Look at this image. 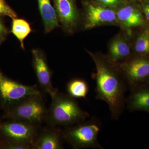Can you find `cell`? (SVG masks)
Here are the masks:
<instances>
[{"instance_id":"277c9868","label":"cell","mask_w":149,"mask_h":149,"mask_svg":"<svg viewBox=\"0 0 149 149\" xmlns=\"http://www.w3.org/2000/svg\"><path fill=\"white\" fill-rule=\"evenodd\" d=\"M43 95L29 96L7 111L6 116L37 125L46 120L48 110Z\"/></svg>"},{"instance_id":"52a82bcc","label":"cell","mask_w":149,"mask_h":149,"mask_svg":"<svg viewBox=\"0 0 149 149\" xmlns=\"http://www.w3.org/2000/svg\"><path fill=\"white\" fill-rule=\"evenodd\" d=\"M0 131L8 142L27 144L32 149L39 132L37 125L17 120L0 124Z\"/></svg>"},{"instance_id":"3957f363","label":"cell","mask_w":149,"mask_h":149,"mask_svg":"<svg viewBox=\"0 0 149 149\" xmlns=\"http://www.w3.org/2000/svg\"><path fill=\"white\" fill-rule=\"evenodd\" d=\"M101 128L100 121L93 118L68 126L63 131V138L75 149L102 148L97 139Z\"/></svg>"},{"instance_id":"4fadbf2b","label":"cell","mask_w":149,"mask_h":149,"mask_svg":"<svg viewBox=\"0 0 149 149\" xmlns=\"http://www.w3.org/2000/svg\"><path fill=\"white\" fill-rule=\"evenodd\" d=\"M130 91V95L125 100L128 110L149 113V85H139Z\"/></svg>"},{"instance_id":"d4e9b609","label":"cell","mask_w":149,"mask_h":149,"mask_svg":"<svg viewBox=\"0 0 149 149\" xmlns=\"http://www.w3.org/2000/svg\"><path fill=\"white\" fill-rule=\"evenodd\" d=\"M146 85H149V79H148V81H147L146 83Z\"/></svg>"},{"instance_id":"9a60e30c","label":"cell","mask_w":149,"mask_h":149,"mask_svg":"<svg viewBox=\"0 0 149 149\" xmlns=\"http://www.w3.org/2000/svg\"><path fill=\"white\" fill-rule=\"evenodd\" d=\"M130 47L122 37L115 38L109 46L108 59L112 63L116 64L119 61L126 60L130 55Z\"/></svg>"},{"instance_id":"5bb4252c","label":"cell","mask_w":149,"mask_h":149,"mask_svg":"<svg viewBox=\"0 0 149 149\" xmlns=\"http://www.w3.org/2000/svg\"><path fill=\"white\" fill-rule=\"evenodd\" d=\"M38 8L42 20L45 34L61 27L55 10L50 0H37Z\"/></svg>"},{"instance_id":"6da1fadb","label":"cell","mask_w":149,"mask_h":149,"mask_svg":"<svg viewBox=\"0 0 149 149\" xmlns=\"http://www.w3.org/2000/svg\"><path fill=\"white\" fill-rule=\"evenodd\" d=\"M95 62L96 98L105 102L109 107L111 117L117 120L122 114L125 104L126 84L114 69L108 59L89 52Z\"/></svg>"},{"instance_id":"d6986e66","label":"cell","mask_w":149,"mask_h":149,"mask_svg":"<svg viewBox=\"0 0 149 149\" xmlns=\"http://www.w3.org/2000/svg\"><path fill=\"white\" fill-rule=\"evenodd\" d=\"M91 1L108 8L116 10L128 3V0H89Z\"/></svg>"},{"instance_id":"603a6c76","label":"cell","mask_w":149,"mask_h":149,"mask_svg":"<svg viewBox=\"0 0 149 149\" xmlns=\"http://www.w3.org/2000/svg\"><path fill=\"white\" fill-rule=\"evenodd\" d=\"M143 10L145 16L149 21V1L143 3Z\"/></svg>"},{"instance_id":"8992f818","label":"cell","mask_w":149,"mask_h":149,"mask_svg":"<svg viewBox=\"0 0 149 149\" xmlns=\"http://www.w3.org/2000/svg\"><path fill=\"white\" fill-rule=\"evenodd\" d=\"M130 91L146 84L149 79V57L140 56L118 64Z\"/></svg>"},{"instance_id":"e0dca14e","label":"cell","mask_w":149,"mask_h":149,"mask_svg":"<svg viewBox=\"0 0 149 149\" xmlns=\"http://www.w3.org/2000/svg\"><path fill=\"white\" fill-rule=\"evenodd\" d=\"M66 91L68 95L73 98H85L89 91V86L83 79L74 78L67 84Z\"/></svg>"},{"instance_id":"ffe728a7","label":"cell","mask_w":149,"mask_h":149,"mask_svg":"<svg viewBox=\"0 0 149 149\" xmlns=\"http://www.w3.org/2000/svg\"><path fill=\"white\" fill-rule=\"evenodd\" d=\"M0 16H8L12 19L17 17L16 13L8 5L5 0H0Z\"/></svg>"},{"instance_id":"30bf717a","label":"cell","mask_w":149,"mask_h":149,"mask_svg":"<svg viewBox=\"0 0 149 149\" xmlns=\"http://www.w3.org/2000/svg\"><path fill=\"white\" fill-rule=\"evenodd\" d=\"M53 2L61 27L65 32L73 33L80 21L75 0H53Z\"/></svg>"},{"instance_id":"ac0fdd59","label":"cell","mask_w":149,"mask_h":149,"mask_svg":"<svg viewBox=\"0 0 149 149\" xmlns=\"http://www.w3.org/2000/svg\"><path fill=\"white\" fill-rule=\"evenodd\" d=\"M135 50L141 56L149 54V29H146L142 32L137 39Z\"/></svg>"},{"instance_id":"5b68a950","label":"cell","mask_w":149,"mask_h":149,"mask_svg":"<svg viewBox=\"0 0 149 149\" xmlns=\"http://www.w3.org/2000/svg\"><path fill=\"white\" fill-rule=\"evenodd\" d=\"M32 95H43L37 85H25L11 80L0 70V100L7 111Z\"/></svg>"},{"instance_id":"2e32d148","label":"cell","mask_w":149,"mask_h":149,"mask_svg":"<svg viewBox=\"0 0 149 149\" xmlns=\"http://www.w3.org/2000/svg\"><path fill=\"white\" fill-rule=\"evenodd\" d=\"M11 32L18 39L22 49L24 50V40L32 32L30 24L24 19L13 18Z\"/></svg>"},{"instance_id":"9c48e42d","label":"cell","mask_w":149,"mask_h":149,"mask_svg":"<svg viewBox=\"0 0 149 149\" xmlns=\"http://www.w3.org/2000/svg\"><path fill=\"white\" fill-rule=\"evenodd\" d=\"M32 65L37 82L45 93L54 97L58 92L52 83V72L48 65L45 55L42 50L33 49L32 50Z\"/></svg>"},{"instance_id":"cb8c5ba5","label":"cell","mask_w":149,"mask_h":149,"mask_svg":"<svg viewBox=\"0 0 149 149\" xmlns=\"http://www.w3.org/2000/svg\"><path fill=\"white\" fill-rule=\"evenodd\" d=\"M128 1L129 2L135 3L137 2H142L144 3L149 1V0H128Z\"/></svg>"},{"instance_id":"7c38bea8","label":"cell","mask_w":149,"mask_h":149,"mask_svg":"<svg viewBox=\"0 0 149 149\" xmlns=\"http://www.w3.org/2000/svg\"><path fill=\"white\" fill-rule=\"evenodd\" d=\"M62 132L55 128H48L39 132L34 145L35 149L63 148Z\"/></svg>"},{"instance_id":"484cf974","label":"cell","mask_w":149,"mask_h":149,"mask_svg":"<svg viewBox=\"0 0 149 149\" xmlns=\"http://www.w3.org/2000/svg\"><path fill=\"white\" fill-rule=\"evenodd\" d=\"M1 39H2V38H0V42H1Z\"/></svg>"},{"instance_id":"8fae6325","label":"cell","mask_w":149,"mask_h":149,"mask_svg":"<svg viewBox=\"0 0 149 149\" xmlns=\"http://www.w3.org/2000/svg\"><path fill=\"white\" fill-rule=\"evenodd\" d=\"M116 10L118 22L125 27L132 28L144 24L142 14L135 3L128 2Z\"/></svg>"},{"instance_id":"7a4b0ae2","label":"cell","mask_w":149,"mask_h":149,"mask_svg":"<svg viewBox=\"0 0 149 149\" xmlns=\"http://www.w3.org/2000/svg\"><path fill=\"white\" fill-rule=\"evenodd\" d=\"M46 120L52 126H70L83 122L89 113L81 109L74 98L58 92L52 98Z\"/></svg>"},{"instance_id":"44dd1931","label":"cell","mask_w":149,"mask_h":149,"mask_svg":"<svg viewBox=\"0 0 149 149\" xmlns=\"http://www.w3.org/2000/svg\"><path fill=\"white\" fill-rule=\"evenodd\" d=\"M2 147L4 148L10 149H32V147L27 144L8 142Z\"/></svg>"},{"instance_id":"ba28073f","label":"cell","mask_w":149,"mask_h":149,"mask_svg":"<svg viewBox=\"0 0 149 149\" xmlns=\"http://www.w3.org/2000/svg\"><path fill=\"white\" fill-rule=\"evenodd\" d=\"M84 9V28L91 29L105 24L118 22L116 10L89 0H83Z\"/></svg>"},{"instance_id":"7402d4cb","label":"cell","mask_w":149,"mask_h":149,"mask_svg":"<svg viewBox=\"0 0 149 149\" xmlns=\"http://www.w3.org/2000/svg\"><path fill=\"white\" fill-rule=\"evenodd\" d=\"M8 30L3 23L2 21L0 19V38H3L4 36L7 34Z\"/></svg>"}]
</instances>
